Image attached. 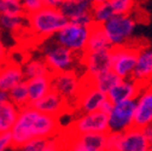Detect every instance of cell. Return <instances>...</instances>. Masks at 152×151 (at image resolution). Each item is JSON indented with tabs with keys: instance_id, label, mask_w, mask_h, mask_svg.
Wrapping results in <instances>:
<instances>
[{
	"instance_id": "31",
	"label": "cell",
	"mask_w": 152,
	"mask_h": 151,
	"mask_svg": "<svg viewBox=\"0 0 152 151\" xmlns=\"http://www.w3.org/2000/svg\"><path fill=\"white\" fill-rule=\"evenodd\" d=\"M21 1H22V6H23L26 16L44 7L42 0H21Z\"/></svg>"
},
{
	"instance_id": "10",
	"label": "cell",
	"mask_w": 152,
	"mask_h": 151,
	"mask_svg": "<svg viewBox=\"0 0 152 151\" xmlns=\"http://www.w3.org/2000/svg\"><path fill=\"white\" fill-rule=\"evenodd\" d=\"M152 125V82L141 87L135 98L134 127L144 128Z\"/></svg>"
},
{
	"instance_id": "13",
	"label": "cell",
	"mask_w": 152,
	"mask_h": 151,
	"mask_svg": "<svg viewBox=\"0 0 152 151\" xmlns=\"http://www.w3.org/2000/svg\"><path fill=\"white\" fill-rule=\"evenodd\" d=\"M110 51H97V52H86L83 57V65L86 68V74L88 80H92L99 75L111 70V58Z\"/></svg>"
},
{
	"instance_id": "32",
	"label": "cell",
	"mask_w": 152,
	"mask_h": 151,
	"mask_svg": "<svg viewBox=\"0 0 152 151\" xmlns=\"http://www.w3.org/2000/svg\"><path fill=\"white\" fill-rule=\"evenodd\" d=\"M13 143L10 133H3L0 134V151H12L13 150Z\"/></svg>"
},
{
	"instance_id": "18",
	"label": "cell",
	"mask_w": 152,
	"mask_h": 151,
	"mask_svg": "<svg viewBox=\"0 0 152 151\" xmlns=\"http://www.w3.org/2000/svg\"><path fill=\"white\" fill-rule=\"evenodd\" d=\"M24 81L22 65L13 61L6 62L0 67V91L9 92L16 85Z\"/></svg>"
},
{
	"instance_id": "14",
	"label": "cell",
	"mask_w": 152,
	"mask_h": 151,
	"mask_svg": "<svg viewBox=\"0 0 152 151\" xmlns=\"http://www.w3.org/2000/svg\"><path fill=\"white\" fill-rule=\"evenodd\" d=\"M141 87L142 86L140 84H138L133 79H121L106 93V97L112 104L127 100H134L138 97L139 92L141 91Z\"/></svg>"
},
{
	"instance_id": "6",
	"label": "cell",
	"mask_w": 152,
	"mask_h": 151,
	"mask_svg": "<svg viewBox=\"0 0 152 151\" xmlns=\"http://www.w3.org/2000/svg\"><path fill=\"white\" fill-rule=\"evenodd\" d=\"M138 57V50L124 45L112 47L110 51L111 71L120 79H132Z\"/></svg>"
},
{
	"instance_id": "34",
	"label": "cell",
	"mask_w": 152,
	"mask_h": 151,
	"mask_svg": "<svg viewBox=\"0 0 152 151\" xmlns=\"http://www.w3.org/2000/svg\"><path fill=\"white\" fill-rule=\"evenodd\" d=\"M44 151H64V146H63V141L58 138H52L47 140L46 147Z\"/></svg>"
},
{
	"instance_id": "35",
	"label": "cell",
	"mask_w": 152,
	"mask_h": 151,
	"mask_svg": "<svg viewBox=\"0 0 152 151\" xmlns=\"http://www.w3.org/2000/svg\"><path fill=\"white\" fill-rule=\"evenodd\" d=\"M9 51L7 47L4 45V43L0 39V67L4 65L6 62H9Z\"/></svg>"
},
{
	"instance_id": "3",
	"label": "cell",
	"mask_w": 152,
	"mask_h": 151,
	"mask_svg": "<svg viewBox=\"0 0 152 151\" xmlns=\"http://www.w3.org/2000/svg\"><path fill=\"white\" fill-rule=\"evenodd\" d=\"M42 56L44 62L46 63L51 74H57L74 70L77 54L58 45L54 39L50 37V39H46V43L42 47Z\"/></svg>"
},
{
	"instance_id": "33",
	"label": "cell",
	"mask_w": 152,
	"mask_h": 151,
	"mask_svg": "<svg viewBox=\"0 0 152 151\" xmlns=\"http://www.w3.org/2000/svg\"><path fill=\"white\" fill-rule=\"evenodd\" d=\"M71 23H75L77 26H81V27H86V28H91L94 23H93V18L91 16V12L88 13H85L77 18H75L74 21H71Z\"/></svg>"
},
{
	"instance_id": "7",
	"label": "cell",
	"mask_w": 152,
	"mask_h": 151,
	"mask_svg": "<svg viewBox=\"0 0 152 151\" xmlns=\"http://www.w3.org/2000/svg\"><path fill=\"white\" fill-rule=\"evenodd\" d=\"M135 99L121 102L112 105L107 115L109 132L111 133H123L134 127Z\"/></svg>"
},
{
	"instance_id": "19",
	"label": "cell",
	"mask_w": 152,
	"mask_h": 151,
	"mask_svg": "<svg viewBox=\"0 0 152 151\" xmlns=\"http://www.w3.org/2000/svg\"><path fill=\"white\" fill-rule=\"evenodd\" d=\"M52 75H44L29 80H26L28 87V96H29V105L37 102L45 97L48 92L52 91Z\"/></svg>"
},
{
	"instance_id": "26",
	"label": "cell",
	"mask_w": 152,
	"mask_h": 151,
	"mask_svg": "<svg viewBox=\"0 0 152 151\" xmlns=\"http://www.w3.org/2000/svg\"><path fill=\"white\" fill-rule=\"evenodd\" d=\"M91 16L93 18V23L103 26L105 22H107L113 16V12L107 3H100V4H92L91 9Z\"/></svg>"
},
{
	"instance_id": "42",
	"label": "cell",
	"mask_w": 152,
	"mask_h": 151,
	"mask_svg": "<svg viewBox=\"0 0 152 151\" xmlns=\"http://www.w3.org/2000/svg\"><path fill=\"white\" fill-rule=\"evenodd\" d=\"M0 15H1V12H0Z\"/></svg>"
},
{
	"instance_id": "39",
	"label": "cell",
	"mask_w": 152,
	"mask_h": 151,
	"mask_svg": "<svg viewBox=\"0 0 152 151\" xmlns=\"http://www.w3.org/2000/svg\"><path fill=\"white\" fill-rule=\"evenodd\" d=\"M6 100H9V96H7V93H6V92H1V91H0V104L4 103V102H6Z\"/></svg>"
},
{
	"instance_id": "17",
	"label": "cell",
	"mask_w": 152,
	"mask_h": 151,
	"mask_svg": "<svg viewBox=\"0 0 152 151\" xmlns=\"http://www.w3.org/2000/svg\"><path fill=\"white\" fill-rule=\"evenodd\" d=\"M30 105L37 111L42 112V114H46L57 119L64 115V112L66 110V102L54 91L48 92L45 97H42L41 99H39Z\"/></svg>"
},
{
	"instance_id": "9",
	"label": "cell",
	"mask_w": 152,
	"mask_h": 151,
	"mask_svg": "<svg viewBox=\"0 0 152 151\" xmlns=\"http://www.w3.org/2000/svg\"><path fill=\"white\" fill-rule=\"evenodd\" d=\"M52 91H54L68 103L76 99L82 87V81L75 70L52 74Z\"/></svg>"
},
{
	"instance_id": "11",
	"label": "cell",
	"mask_w": 152,
	"mask_h": 151,
	"mask_svg": "<svg viewBox=\"0 0 152 151\" xmlns=\"http://www.w3.org/2000/svg\"><path fill=\"white\" fill-rule=\"evenodd\" d=\"M88 81V80H87ZM107 99L106 94L94 87L89 81L85 86L82 84L81 91L76 98V104L82 114H89L100 110L102 104Z\"/></svg>"
},
{
	"instance_id": "41",
	"label": "cell",
	"mask_w": 152,
	"mask_h": 151,
	"mask_svg": "<svg viewBox=\"0 0 152 151\" xmlns=\"http://www.w3.org/2000/svg\"><path fill=\"white\" fill-rule=\"evenodd\" d=\"M88 1H92V0H88Z\"/></svg>"
},
{
	"instance_id": "25",
	"label": "cell",
	"mask_w": 152,
	"mask_h": 151,
	"mask_svg": "<svg viewBox=\"0 0 152 151\" xmlns=\"http://www.w3.org/2000/svg\"><path fill=\"white\" fill-rule=\"evenodd\" d=\"M120 80H121V79H120L118 76H116V75L110 70V71H106V73L99 75V76L94 78V79H92V80H88V81H89L94 87H96V88H98L100 92H103V93L106 94Z\"/></svg>"
},
{
	"instance_id": "15",
	"label": "cell",
	"mask_w": 152,
	"mask_h": 151,
	"mask_svg": "<svg viewBox=\"0 0 152 151\" xmlns=\"http://www.w3.org/2000/svg\"><path fill=\"white\" fill-rule=\"evenodd\" d=\"M117 151H151V146L146 140L140 128L133 127L121 133Z\"/></svg>"
},
{
	"instance_id": "38",
	"label": "cell",
	"mask_w": 152,
	"mask_h": 151,
	"mask_svg": "<svg viewBox=\"0 0 152 151\" xmlns=\"http://www.w3.org/2000/svg\"><path fill=\"white\" fill-rule=\"evenodd\" d=\"M112 103L109 100V99H106L103 104H102V106H100V112H103V114H105V115H109V112L111 111V109H112Z\"/></svg>"
},
{
	"instance_id": "21",
	"label": "cell",
	"mask_w": 152,
	"mask_h": 151,
	"mask_svg": "<svg viewBox=\"0 0 152 151\" xmlns=\"http://www.w3.org/2000/svg\"><path fill=\"white\" fill-rule=\"evenodd\" d=\"M111 48H112V46L110 45V43L107 40L103 27L98 26V24H93L89 28V35H88V40H87L86 52L106 51V50H111Z\"/></svg>"
},
{
	"instance_id": "5",
	"label": "cell",
	"mask_w": 152,
	"mask_h": 151,
	"mask_svg": "<svg viewBox=\"0 0 152 151\" xmlns=\"http://www.w3.org/2000/svg\"><path fill=\"white\" fill-rule=\"evenodd\" d=\"M88 35H89V28L68 22L53 36V39L58 45L63 46L70 52L83 56L86 52Z\"/></svg>"
},
{
	"instance_id": "1",
	"label": "cell",
	"mask_w": 152,
	"mask_h": 151,
	"mask_svg": "<svg viewBox=\"0 0 152 151\" xmlns=\"http://www.w3.org/2000/svg\"><path fill=\"white\" fill-rule=\"evenodd\" d=\"M59 130V120L42 114L31 105L20 109L17 120L10 130L13 146H21L33 139H52Z\"/></svg>"
},
{
	"instance_id": "4",
	"label": "cell",
	"mask_w": 152,
	"mask_h": 151,
	"mask_svg": "<svg viewBox=\"0 0 152 151\" xmlns=\"http://www.w3.org/2000/svg\"><path fill=\"white\" fill-rule=\"evenodd\" d=\"M102 27L110 45L112 47H118L127 45L134 34L137 22L130 15H113Z\"/></svg>"
},
{
	"instance_id": "27",
	"label": "cell",
	"mask_w": 152,
	"mask_h": 151,
	"mask_svg": "<svg viewBox=\"0 0 152 151\" xmlns=\"http://www.w3.org/2000/svg\"><path fill=\"white\" fill-rule=\"evenodd\" d=\"M26 22V16L0 15V29L9 33H17L21 30Z\"/></svg>"
},
{
	"instance_id": "8",
	"label": "cell",
	"mask_w": 152,
	"mask_h": 151,
	"mask_svg": "<svg viewBox=\"0 0 152 151\" xmlns=\"http://www.w3.org/2000/svg\"><path fill=\"white\" fill-rule=\"evenodd\" d=\"M72 134H106L109 133L107 115L100 111L81 114L71 125Z\"/></svg>"
},
{
	"instance_id": "23",
	"label": "cell",
	"mask_w": 152,
	"mask_h": 151,
	"mask_svg": "<svg viewBox=\"0 0 152 151\" xmlns=\"http://www.w3.org/2000/svg\"><path fill=\"white\" fill-rule=\"evenodd\" d=\"M22 70L24 75V80H29L37 76H44V75H52L46 63L44 62V59H40V58H33L27 61L22 65Z\"/></svg>"
},
{
	"instance_id": "28",
	"label": "cell",
	"mask_w": 152,
	"mask_h": 151,
	"mask_svg": "<svg viewBox=\"0 0 152 151\" xmlns=\"http://www.w3.org/2000/svg\"><path fill=\"white\" fill-rule=\"evenodd\" d=\"M0 12L10 16H26L21 0H0Z\"/></svg>"
},
{
	"instance_id": "20",
	"label": "cell",
	"mask_w": 152,
	"mask_h": 151,
	"mask_svg": "<svg viewBox=\"0 0 152 151\" xmlns=\"http://www.w3.org/2000/svg\"><path fill=\"white\" fill-rule=\"evenodd\" d=\"M91 9L92 1L88 0H65L58 10L68 20V22H71L75 18L91 12Z\"/></svg>"
},
{
	"instance_id": "12",
	"label": "cell",
	"mask_w": 152,
	"mask_h": 151,
	"mask_svg": "<svg viewBox=\"0 0 152 151\" xmlns=\"http://www.w3.org/2000/svg\"><path fill=\"white\" fill-rule=\"evenodd\" d=\"M106 134H71L64 151H105Z\"/></svg>"
},
{
	"instance_id": "40",
	"label": "cell",
	"mask_w": 152,
	"mask_h": 151,
	"mask_svg": "<svg viewBox=\"0 0 152 151\" xmlns=\"http://www.w3.org/2000/svg\"><path fill=\"white\" fill-rule=\"evenodd\" d=\"M100 3H107V0H92V4H100Z\"/></svg>"
},
{
	"instance_id": "37",
	"label": "cell",
	"mask_w": 152,
	"mask_h": 151,
	"mask_svg": "<svg viewBox=\"0 0 152 151\" xmlns=\"http://www.w3.org/2000/svg\"><path fill=\"white\" fill-rule=\"evenodd\" d=\"M141 130H142V133H144V136H145L146 140L148 141L150 146L152 147V125H150V126H146V127L141 128Z\"/></svg>"
},
{
	"instance_id": "16",
	"label": "cell",
	"mask_w": 152,
	"mask_h": 151,
	"mask_svg": "<svg viewBox=\"0 0 152 151\" xmlns=\"http://www.w3.org/2000/svg\"><path fill=\"white\" fill-rule=\"evenodd\" d=\"M132 79L141 86L152 82V50L140 48L138 50V57Z\"/></svg>"
},
{
	"instance_id": "30",
	"label": "cell",
	"mask_w": 152,
	"mask_h": 151,
	"mask_svg": "<svg viewBox=\"0 0 152 151\" xmlns=\"http://www.w3.org/2000/svg\"><path fill=\"white\" fill-rule=\"evenodd\" d=\"M47 140L46 139H33V140L24 143L21 146H18V147H20L22 151H44L46 147Z\"/></svg>"
},
{
	"instance_id": "24",
	"label": "cell",
	"mask_w": 152,
	"mask_h": 151,
	"mask_svg": "<svg viewBox=\"0 0 152 151\" xmlns=\"http://www.w3.org/2000/svg\"><path fill=\"white\" fill-rule=\"evenodd\" d=\"M9 100L16 105L18 109H22L27 105H29V96H28V87L26 80L16 85L13 88H11L7 92Z\"/></svg>"
},
{
	"instance_id": "2",
	"label": "cell",
	"mask_w": 152,
	"mask_h": 151,
	"mask_svg": "<svg viewBox=\"0 0 152 151\" xmlns=\"http://www.w3.org/2000/svg\"><path fill=\"white\" fill-rule=\"evenodd\" d=\"M26 21L30 32L40 39L53 37L68 23V20L58 9H50L45 6L30 15H27Z\"/></svg>"
},
{
	"instance_id": "36",
	"label": "cell",
	"mask_w": 152,
	"mask_h": 151,
	"mask_svg": "<svg viewBox=\"0 0 152 151\" xmlns=\"http://www.w3.org/2000/svg\"><path fill=\"white\" fill-rule=\"evenodd\" d=\"M65 1V0H42V4L45 7L50 9H59L61 5Z\"/></svg>"
},
{
	"instance_id": "22",
	"label": "cell",
	"mask_w": 152,
	"mask_h": 151,
	"mask_svg": "<svg viewBox=\"0 0 152 151\" xmlns=\"http://www.w3.org/2000/svg\"><path fill=\"white\" fill-rule=\"evenodd\" d=\"M18 112H20V109L10 100L0 104V134L10 133L17 120Z\"/></svg>"
},
{
	"instance_id": "29",
	"label": "cell",
	"mask_w": 152,
	"mask_h": 151,
	"mask_svg": "<svg viewBox=\"0 0 152 151\" xmlns=\"http://www.w3.org/2000/svg\"><path fill=\"white\" fill-rule=\"evenodd\" d=\"M113 15H130L135 0H107Z\"/></svg>"
}]
</instances>
